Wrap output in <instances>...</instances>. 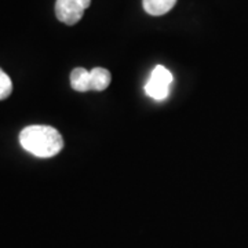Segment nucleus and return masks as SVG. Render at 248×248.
<instances>
[{
	"label": "nucleus",
	"instance_id": "nucleus-1",
	"mask_svg": "<svg viewBox=\"0 0 248 248\" xmlns=\"http://www.w3.org/2000/svg\"><path fill=\"white\" fill-rule=\"evenodd\" d=\"M21 146L37 157H53L63 148L61 134L50 125H29L19 134Z\"/></svg>",
	"mask_w": 248,
	"mask_h": 248
},
{
	"label": "nucleus",
	"instance_id": "nucleus-2",
	"mask_svg": "<svg viewBox=\"0 0 248 248\" xmlns=\"http://www.w3.org/2000/svg\"><path fill=\"white\" fill-rule=\"evenodd\" d=\"M171 83H172L171 72L167 68L157 65L152 71L151 78L145 84V93L155 99H164L169 97Z\"/></svg>",
	"mask_w": 248,
	"mask_h": 248
},
{
	"label": "nucleus",
	"instance_id": "nucleus-3",
	"mask_svg": "<svg viewBox=\"0 0 248 248\" xmlns=\"http://www.w3.org/2000/svg\"><path fill=\"white\" fill-rule=\"evenodd\" d=\"M90 4L91 0H57L55 16L63 24L75 25L83 18V14L89 9Z\"/></svg>",
	"mask_w": 248,
	"mask_h": 248
},
{
	"label": "nucleus",
	"instance_id": "nucleus-4",
	"mask_svg": "<svg viewBox=\"0 0 248 248\" xmlns=\"http://www.w3.org/2000/svg\"><path fill=\"white\" fill-rule=\"evenodd\" d=\"M175 3L177 0H142L145 11L155 17L167 14L175 6Z\"/></svg>",
	"mask_w": 248,
	"mask_h": 248
},
{
	"label": "nucleus",
	"instance_id": "nucleus-5",
	"mask_svg": "<svg viewBox=\"0 0 248 248\" xmlns=\"http://www.w3.org/2000/svg\"><path fill=\"white\" fill-rule=\"evenodd\" d=\"M71 86L72 89L86 93L91 90V79H90V72L84 68H76L71 73Z\"/></svg>",
	"mask_w": 248,
	"mask_h": 248
},
{
	"label": "nucleus",
	"instance_id": "nucleus-6",
	"mask_svg": "<svg viewBox=\"0 0 248 248\" xmlns=\"http://www.w3.org/2000/svg\"><path fill=\"white\" fill-rule=\"evenodd\" d=\"M90 79H91V90L95 91H104L109 87L112 76L110 72L104 68H94L90 71Z\"/></svg>",
	"mask_w": 248,
	"mask_h": 248
},
{
	"label": "nucleus",
	"instance_id": "nucleus-7",
	"mask_svg": "<svg viewBox=\"0 0 248 248\" xmlns=\"http://www.w3.org/2000/svg\"><path fill=\"white\" fill-rule=\"evenodd\" d=\"M13 93V81L7 76V73L0 68V101L9 98Z\"/></svg>",
	"mask_w": 248,
	"mask_h": 248
}]
</instances>
